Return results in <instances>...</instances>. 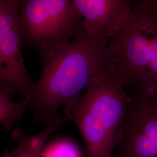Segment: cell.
<instances>
[{
    "label": "cell",
    "mask_w": 157,
    "mask_h": 157,
    "mask_svg": "<svg viewBox=\"0 0 157 157\" xmlns=\"http://www.w3.org/2000/svg\"><path fill=\"white\" fill-rule=\"evenodd\" d=\"M18 8L15 0H0V90L11 97L17 94L26 97L35 82L23 58Z\"/></svg>",
    "instance_id": "obj_5"
},
{
    "label": "cell",
    "mask_w": 157,
    "mask_h": 157,
    "mask_svg": "<svg viewBox=\"0 0 157 157\" xmlns=\"http://www.w3.org/2000/svg\"><path fill=\"white\" fill-rule=\"evenodd\" d=\"M15 1H16L18 4H19V2H20V1H21V0H15Z\"/></svg>",
    "instance_id": "obj_12"
},
{
    "label": "cell",
    "mask_w": 157,
    "mask_h": 157,
    "mask_svg": "<svg viewBox=\"0 0 157 157\" xmlns=\"http://www.w3.org/2000/svg\"><path fill=\"white\" fill-rule=\"evenodd\" d=\"M126 89L113 65L65 106V118L78 128L87 157H112L129 106Z\"/></svg>",
    "instance_id": "obj_2"
},
{
    "label": "cell",
    "mask_w": 157,
    "mask_h": 157,
    "mask_svg": "<svg viewBox=\"0 0 157 157\" xmlns=\"http://www.w3.org/2000/svg\"><path fill=\"white\" fill-rule=\"evenodd\" d=\"M129 95L122 136L112 157H157V96Z\"/></svg>",
    "instance_id": "obj_6"
},
{
    "label": "cell",
    "mask_w": 157,
    "mask_h": 157,
    "mask_svg": "<svg viewBox=\"0 0 157 157\" xmlns=\"http://www.w3.org/2000/svg\"><path fill=\"white\" fill-rule=\"evenodd\" d=\"M67 120L65 117L53 124H47L44 129L34 136L26 135L20 128L15 129L11 136L17 146L11 151H6L2 157H41L48 137Z\"/></svg>",
    "instance_id": "obj_8"
},
{
    "label": "cell",
    "mask_w": 157,
    "mask_h": 157,
    "mask_svg": "<svg viewBox=\"0 0 157 157\" xmlns=\"http://www.w3.org/2000/svg\"><path fill=\"white\" fill-rule=\"evenodd\" d=\"M109 49L126 89L157 96V6L137 2Z\"/></svg>",
    "instance_id": "obj_3"
},
{
    "label": "cell",
    "mask_w": 157,
    "mask_h": 157,
    "mask_svg": "<svg viewBox=\"0 0 157 157\" xmlns=\"http://www.w3.org/2000/svg\"><path fill=\"white\" fill-rule=\"evenodd\" d=\"M18 14L23 42L39 53L67 43L82 29L72 0H21Z\"/></svg>",
    "instance_id": "obj_4"
},
{
    "label": "cell",
    "mask_w": 157,
    "mask_h": 157,
    "mask_svg": "<svg viewBox=\"0 0 157 157\" xmlns=\"http://www.w3.org/2000/svg\"><path fill=\"white\" fill-rule=\"evenodd\" d=\"M139 1H143L148 4L157 6V0H137V2H139Z\"/></svg>",
    "instance_id": "obj_11"
},
{
    "label": "cell",
    "mask_w": 157,
    "mask_h": 157,
    "mask_svg": "<svg viewBox=\"0 0 157 157\" xmlns=\"http://www.w3.org/2000/svg\"><path fill=\"white\" fill-rule=\"evenodd\" d=\"M28 105L23 98L20 101H13L10 95L0 90V124L10 130L19 122Z\"/></svg>",
    "instance_id": "obj_9"
},
{
    "label": "cell",
    "mask_w": 157,
    "mask_h": 157,
    "mask_svg": "<svg viewBox=\"0 0 157 157\" xmlns=\"http://www.w3.org/2000/svg\"><path fill=\"white\" fill-rule=\"evenodd\" d=\"M41 157H79L76 147L69 141H58L51 144Z\"/></svg>",
    "instance_id": "obj_10"
},
{
    "label": "cell",
    "mask_w": 157,
    "mask_h": 157,
    "mask_svg": "<svg viewBox=\"0 0 157 157\" xmlns=\"http://www.w3.org/2000/svg\"><path fill=\"white\" fill-rule=\"evenodd\" d=\"M83 20L82 29L109 41L124 25L133 6L130 0H72Z\"/></svg>",
    "instance_id": "obj_7"
},
{
    "label": "cell",
    "mask_w": 157,
    "mask_h": 157,
    "mask_svg": "<svg viewBox=\"0 0 157 157\" xmlns=\"http://www.w3.org/2000/svg\"><path fill=\"white\" fill-rule=\"evenodd\" d=\"M42 72L28 97L34 122L53 124L57 111L113 65L109 41L82 29L72 39L39 53Z\"/></svg>",
    "instance_id": "obj_1"
}]
</instances>
